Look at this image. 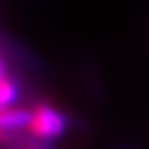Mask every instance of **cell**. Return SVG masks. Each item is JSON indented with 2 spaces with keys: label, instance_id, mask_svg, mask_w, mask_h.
<instances>
[{
  "label": "cell",
  "instance_id": "6da1fadb",
  "mask_svg": "<svg viewBox=\"0 0 149 149\" xmlns=\"http://www.w3.org/2000/svg\"><path fill=\"white\" fill-rule=\"evenodd\" d=\"M32 117L28 130L38 141L56 139L68 127V120L65 114L49 103H39L32 110Z\"/></svg>",
  "mask_w": 149,
  "mask_h": 149
},
{
  "label": "cell",
  "instance_id": "7a4b0ae2",
  "mask_svg": "<svg viewBox=\"0 0 149 149\" xmlns=\"http://www.w3.org/2000/svg\"><path fill=\"white\" fill-rule=\"evenodd\" d=\"M32 113L31 110L22 109V107H7L1 109V116H0V127H1V135H13L16 132H20L23 129L29 127Z\"/></svg>",
  "mask_w": 149,
  "mask_h": 149
},
{
  "label": "cell",
  "instance_id": "3957f363",
  "mask_svg": "<svg viewBox=\"0 0 149 149\" xmlns=\"http://www.w3.org/2000/svg\"><path fill=\"white\" fill-rule=\"evenodd\" d=\"M17 87L12 78V75L7 72V64L6 59H1V77H0V104L1 109H7L15 106L17 100Z\"/></svg>",
  "mask_w": 149,
  "mask_h": 149
}]
</instances>
